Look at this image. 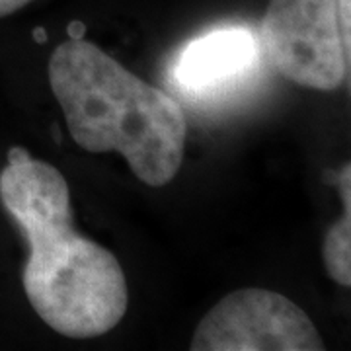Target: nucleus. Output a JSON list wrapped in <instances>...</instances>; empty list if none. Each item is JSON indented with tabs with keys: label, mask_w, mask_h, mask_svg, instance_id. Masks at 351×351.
Returning <instances> with one entry per match:
<instances>
[{
	"label": "nucleus",
	"mask_w": 351,
	"mask_h": 351,
	"mask_svg": "<svg viewBox=\"0 0 351 351\" xmlns=\"http://www.w3.org/2000/svg\"><path fill=\"white\" fill-rule=\"evenodd\" d=\"M0 201L29 244L22 279L39 318L75 339L117 326L129 304L125 274L112 252L75 232L63 174L12 147L0 172Z\"/></svg>",
	"instance_id": "1"
},
{
	"label": "nucleus",
	"mask_w": 351,
	"mask_h": 351,
	"mask_svg": "<svg viewBox=\"0 0 351 351\" xmlns=\"http://www.w3.org/2000/svg\"><path fill=\"white\" fill-rule=\"evenodd\" d=\"M49 84L71 137L88 152H119L141 182L162 188L178 174L188 137L180 104L84 39L53 51Z\"/></svg>",
	"instance_id": "2"
},
{
	"label": "nucleus",
	"mask_w": 351,
	"mask_h": 351,
	"mask_svg": "<svg viewBox=\"0 0 351 351\" xmlns=\"http://www.w3.org/2000/svg\"><path fill=\"white\" fill-rule=\"evenodd\" d=\"M262 39L269 63L299 86L330 92L350 75L338 0H269Z\"/></svg>",
	"instance_id": "3"
},
{
	"label": "nucleus",
	"mask_w": 351,
	"mask_h": 351,
	"mask_svg": "<svg viewBox=\"0 0 351 351\" xmlns=\"http://www.w3.org/2000/svg\"><path fill=\"white\" fill-rule=\"evenodd\" d=\"M191 351H322L308 314L265 289H239L203 316Z\"/></svg>",
	"instance_id": "4"
},
{
	"label": "nucleus",
	"mask_w": 351,
	"mask_h": 351,
	"mask_svg": "<svg viewBox=\"0 0 351 351\" xmlns=\"http://www.w3.org/2000/svg\"><path fill=\"white\" fill-rule=\"evenodd\" d=\"M260 63V45L252 29L226 25L191 39L176 55L170 76L191 100H217L244 84Z\"/></svg>",
	"instance_id": "5"
},
{
	"label": "nucleus",
	"mask_w": 351,
	"mask_h": 351,
	"mask_svg": "<svg viewBox=\"0 0 351 351\" xmlns=\"http://www.w3.org/2000/svg\"><path fill=\"white\" fill-rule=\"evenodd\" d=\"M339 193L343 201V215L328 228L324 239V263L330 277L343 285H351V174L350 164L339 170Z\"/></svg>",
	"instance_id": "6"
},
{
	"label": "nucleus",
	"mask_w": 351,
	"mask_h": 351,
	"mask_svg": "<svg viewBox=\"0 0 351 351\" xmlns=\"http://www.w3.org/2000/svg\"><path fill=\"white\" fill-rule=\"evenodd\" d=\"M338 22L343 49L351 55V0H338Z\"/></svg>",
	"instance_id": "7"
},
{
	"label": "nucleus",
	"mask_w": 351,
	"mask_h": 351,
	"mask_svg": "<svg viewBox=\"0 0 351 351\" xmlns=\"http://www.w3.org/2000/svg\"><path fill=\"white\" fill-rule=\"evenodd\" d=\"M29 2L32 0H0V18L18 12L20 8H24L25 4H29Z\"/></svg>",
	"instance_id": "8"
},
{
	"label": "nucleus",
	"mask_w": 351,
	"mask_h": 351,
	"mask_svg": "<svg viewBox=\"0 0 351 351\" xmlns=\"http://www.w3.org/2000/svg\"><path fill=\"white\" fill-rule=\"evenodd\" d=\"M69 34H71V39H82V34H84V25L78 24V22H73L69 25Z\"/></svg>",
	"instance_id": "9"
},
{
	"label": "nucleus",
	"mask_w": 351,
	"mask_h": 351,
	"mask_svg": "<svg viewBox=\"0 0 351 351\" xmlns=\"http://www.w3.org/2000/svg\"><path fill=\"white\" fill-rule=\"evenodd\" d=\"M34 38H36L38 43H45V41H47V36H45V32H43L41 27H38V29L34 32Z\"/></svg>",
	"instance_id": "10"
}]
</instances>
